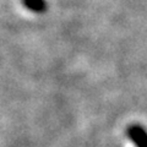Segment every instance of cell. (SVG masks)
<instances>
[{
  "mask_svg": "<svg viewBox=\"0 0 147 147\" xmlns=\"http://www.w3.org/2000/svg\"><path fill=\"white\" fill-rule=\"evenodd\" d=\"M127 137L136 147H147V130L139 124H132L126 131Z\"/></svg>",
  "mask_w": 147,
  "mask_h": 147,
  "instance_id": "cell-1",
  "label": "cell"
},
{
  "mask_svg": "<svg viewBox=\"0 0 147 147\" xmlns=\"http://www.w3.org/2000/svg\"><path fill=\"white\" fill-rule=\"evenodd\" d=\"M22 1H24V5L27 9H30L33 12L42 13L47 10V3H45V0H22Z\"/></svg>",
  "mask_w": 147,
  "mask_h": 147,
  "instance_id": "cell-2",
  "label": "cell"
}]
</instances>
